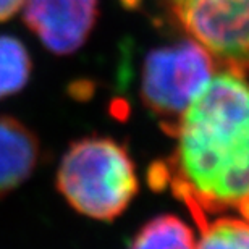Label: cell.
Listing matches in <instances>:
<instances>
[{"label":"cell","mask_w":249,"mask_h":249,"mask_svg":"<svg viewBox=\"0 0 249 249\" xmlns=\"http://www.w3.org/2000/svg\"><path fill=\"white\" fill-rule=\"evenodd\" d=\"M175 147L149 168L152 189L170 188L197 227L238 212L249 220V83L243 74H213L172 134Z\"/></svg>","instance_id":"6da1fadb"},{"label":"cell","mask_w":249,"mask_h":249,"mask_svg":"<svg viewBox=\"0 0 249 249\" xmlns=\"http://www.w3.org/2000/svg\"><path fill=\"white\" fill-rule=\"evenodd\" d=\"M57 189L78 213L110 222L128 209L139 181L126 147L94 134L70 144L57 170Z\"/></svg>","instance_id":"7a4b0ae2"},{"label":"cell","mask_w":249,"mask_h":249,"mask_svg":"<svg viewBox=\"0 0 249 249\" xmlns=\"http://www.w3.org/2000/svg\"><path fill=\"white\" fill-rule=\"evenodd\" d=\"M215 62L193 39L165 44L144 57L139 94L163 133L172 136L189 104L213 76Z\"/></svg>","instance_id":"3957f363"},{"label":"cell","mask_w":249,"mask_h":249,"mask_svg":"<svg viewBox=\"0 0 249 249\" xmlns=\"http://www.w3.org/2000/svg\"><path fill=\"white\" fill-rule=\"evenodd\" d=\"M186 37L227 71L249 76V0H162Z\"/></svg>","instance_id":"277c9868"},{"label":"cell","mask_w":249,"mask_h":249,"mask_svg":"<svg viewBox=\"0 0 249 249\" xmlns=\"http://www.w3.org/2000/svg\"><path fill=\"white\" fill-rule=\"evenodd\" d=\"M24 24L53 55H71L91 36L99 0H24Z\"/></svg>","instance_id":"5b68a950"},{"label":"cell","mask_w":249,"mask_h":249,"mask_svg":"<svg viewBox=\"0 0 249 249\" xmlns=\"http://www.w3.org/2000/svg\"><path fill=\"white\" fill-rule=\"evenodd\" d=\"M41 159L37 136L18 118L0 115V199L21 186Z\"/></svg>","instance_id":"8992f818"},{"label":"cell","mask_w":249,"mask_h":249,"mask_svg":"<svg viewBox=\"0 0 249 249\" xmlns=\"http://www.w3.org/2000/svg\"><path fill=\"white\" fill-rule=\"evenodd\" d=\"M128 249H196V243L191 228L181 218L163 213L144 223Z\"/></svg>","instance_id":"52a82bcc"},{"label":"cell","mask_w":249,"mask_h":249,"mask_svg":"<svg viewBox=\"0 0 249 249\" xmlns=\"http://www.w3.org/2000/svg\"><path fill=\"white\" fill-rule=\"evenodd\" d=\"M31 73L33 60L26 46L17 37L0 34V101L21 91Z\"/></svg>","instance_id":"ba28073f"},{"label":"cell","mask_w":249,"mask_h":249,"mask_svg":"<svg viewBox=\"0 0 249 249\" xmlns=\"http://www.w3.org/2000/svg\"><path fill=\"white\" fill-rule=\"evenodd\" d=\"M197 228L196 249H249V220L243 217L217 215Z\"/></svg>","instance_id":"9c48e42d"},{"label":"cell","mask_w":249,"mask_h":249,"mask_svg":"<svg viewBox=\"0 0 249 249\" xmlns=\"http://www.w3.org/2000/svg\"><path fill=\"white\" fill-rule=\"evenodd\" d=\"M24 0H0V23L8 21L23 8Z\"/></svg>","instance_id":"30bf717a"}]
</instances>
